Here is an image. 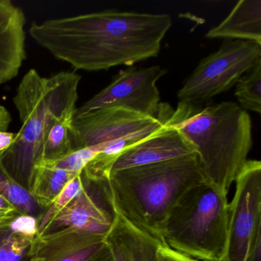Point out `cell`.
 Wrapping results in <instances>:
<instances>
[{
  "label": "cell",
  "mask_w": 261,
  "mask_h": 261,
  "mask_svg": "<svg viewBox=\"0 0 261 261\" xmlns=\"http://www.w3.org/2000/svg\"><path fill=\"white\" fill-rule=\"evenodd\" d=\"M168 124L193 145L205 181L227 195L253 146L248 113L232 101L204 109L179 102Z\"/></svg>",
  "instance_id": "cell-4"
},
{
  "label": "cell",
  "mask_w": 261,
  "mask_h": 261,
  "mask_svg": "<svg viewBox=\"0 0 261 261\" xmlns=\"http://www.w3.org/2000/svg\"><path fill=\"white\" fill-rule=\"evenodd\" d=\"M81 79L74 71L42 77L30 69L18 86L13 103L22 127L13 144L0 155V162L11 178L28 191L48 133L62 119L74 117Z\"/></svg>",
  "instance_id": "cell-3"
},
{
  "label": "cell",
  "mask_w": 261,
  "mask_h": 261,
  "mask_svg": "<svg viewBox=\"0 0 261 261\" xmlns=\"http://www.w3.org/2000/svg\"><path fill=\"white\" fill-rule=\"evenodd\" d=\"M171 27L168 14L108 10L33 22L29 33L74 69L97 71L156 57Z\"/></svg>",
  "instance_id": "cell-1"
},
{
  "label": "cell",
  "mask_w": 261,
  "mask_h": 261,
  "mask_svg": "<svg viewBox=\"0 0 261 261\" xmlns=\"http://www.w3.org/2000/svg\"><path fill=\"white\" fill-rule=\"evenodd\" d=\"M73 118V116L65 117L53 126L45 139L39 165L54 163L74 151L69 138Z\"/></svg>",
  "instance_id": "cell-18"
},
{
  "label": "cell",
  "mask_w": 261,
  "mask_h": 261,
  "mask_svg": "<svg viewBox=\"0 0 261 261\" xmlns=\"http://www.w3.org/2000/svg\"><path fill=\"white\" fill-rule=\"evenodd\" d=\"M15 207L14 206L12 205L4 196L0 195V209H10Z\"/></svg>",
  "instance_id": "cell-29"
},
{
  "label": "cell",
  "mask_w": 261,
  "mask_h": 261,
  "mask_svg": "<svg viewBox=\"0 0 261 261\" xmlns=\"http://www.w3.org/2000/svg\"><path fill=\"white\" fill-rule=\"evenodd\" d=\"M173 109L160 103L158 117L143 115L119 107L102 108L73 118L69 138L73 150L93 148L98 154L85 171L96 178H108L111 166L126 148L161 130Z\"/></svg>",
  "instance_id": "cell-6"
},
{
  "label": "cell",
  "mask_w": 261,
  "mask_h": 261,
  "mask_svg": "<svg viewBox=\"0 0 261 261\" xmlns=\"http://www.w3.org/2000/svg\"><path fill=\"white\" fill-rule=\"evenodd\" d=\"M1 155V154H0ZM0 195L4 196L22 215H31L36 218L44 216L43 207H41L30 191L16 182L0 162Z\"/></svg>",
  "instance_id": "cell-17"
},
{
  "label": "cell",
  "mask_w": 261,
  "mask_h": 261,
  "mask_svg": "<svg viewBox=\"0 0 261 261\" xmlns=\"http://www.w3.org/2000/svg\"><path fill=\"white\" fill-rule=\"evenodd\" d=\"M195 152L193 145L178 129L167 123L161 130L123 150L114 160L110 173L186 156Z\"/></svg>",
  "instance_id": "cell-11"
},
{
  "label": "cell",
  "mask_w": 261,
  "mask_h": 261,
  "mask_svg": "<svg viewBox=\"0 0 261 261\" xmlns=\"http://www.w3.org/2000/svg\"><path fill=\"white\" fill-rule=\"evenodd\" d=\"M207 39L249 41L261 45V0H241Z\"/></svg>",
  "instance_id": "cell-15"
},
{
  "label": "cell",
  "mask_w": 261,
  "mask_h": 261,
  "mask_svg": "<svg viewBox=\"0 0 261 261\" xmlns=\"http://www.w3.org/2000/svg\"><path fill=\"white\" fill-rule=\"evenodd\" d=\"M16 134L8 131H0V154L4 153L14 143Z\"/></svg>",
  "instance_id": "cell-26"
},
{
  "label": "cell",
  "mask_w": 261,
  "mask_h": 261,
  "mask_svg": "<svg viewBox=\"0 0 261 261\" xmlns=\"http://www.w3.org/2000/svg\"><path fill=\"white\" fill-rule=\"evenodd\" d=\"M79 174L41 163L35 168L30 192L42 207H51L65 186Z\"/></svg>",
  "instance_id": "cell-16"
},
{
  "label": "cell",
  "mask_w": 261,
  "mask_h": 261,
  "mask_svg": "<svg viewBox=\"0 0 261 261\" xmlns=\"http://www.w3.org/2000/svg\"><path fill=\"white\" fill-rule=\"evenodd\" d=\"M10 227L13 231L29 237L36 236L39 229L37 218L27 215H19L16 217L12 221Z\"/></svg>",
  "instance_id": "cell-23"
},
{
  "label": "cell",
  "mask_w": 261,
  "mask_h": 261,
  "mask_svg": "<svg viewBox=\"0 0 261 261\" xmlns=\"http://www.w3.org/2000/svg\"><path fill=\"white\" fill-rule=\"evenodd\" d=\"M84 189V181L82 173L71 179L62 189L54 204L50 207L49 210L44 215L42 219H46L60 212L73 199L79 196Z\"/></svg>",
  "instance_id": "cell-22"
},
{
  "label": "cell",
  "mask_w": 261,
  "mask_h": 261,
  "mask_svg": "<svg viewBox=\"0 0 261 261\" xmlns=\"http://www.w3.org/2000/svg\"><path fill=\"white\" fill-rule=\"evenodd\" d=\"M35 237L0 228V261H30Z\"/></svg>",
  "instance_id": "cell-20"
},
{
  "label": "cell",
  "mask_w": 261,
  "mask_h": 261,
  "mask_svg": "<svg viewBox=\"0 0 261 261\" xmlns=\"http://www.w3.org/2000/svg\"><path fill=\"white\" fill-rule=\"evenodd\" d=\"M22 215L16 207L10 209H0V228L10 227L12 221Z\"/></svg>",
  "instance_id": "cell-25"
},
{
  "label": "cell",
  "mask_w": 261,
  "mask_h": 261,
  "mask_svg": "<svg viewBox=\"0 0 261 261\" xmlns=\"http://www.w3.org/2000/svg\"><path fill=\"white\" fill-rule=\"evenodd\" d=\"M98 154L93 148H84L73 151L71 153L54 163H46L59 169L81 174L87 165Z\"/></svg>",
  "instance_id": "cell-21"
},
{
  "label": "cell",
  "mask_w": 261,
  "mask_h": 261,
  "mask_svg": "<svg viewBox=\"0 0 261 261\" xmlns=\"http://www.w3.org/2000/svg\"><path fill=\"white\" fill-rule=\"evenodd\" d=\"M105 238L71 228L37 233L30 261H88L106 246Z\"/></svg>",
  "instance_id": "cell-12"
},
{
  "label": "cell",
  "mask_w": 261,
  "mask_h": 261,
  "mask_svg": "<svg viewBox=\"0 0 261 261\" xmlns=\"http://www.w3.org/2000/svg\"><path fill=\"white\" fill-rule=\"evenodd\" d=\"M11 121V115L8 110L0 105V131H7Z\"/></svg>",
  "instance_id": "cell-27"
},
{
  "label": "cell",
  "mask_w": 261,
  "mask_h": 261,
  "mask_svg": "<svg viewBox=\"0 0 261 261\" xmlns=\"http://www.w3.org/2000/svg\"><path fill=\"white\" fill-rule=\"evenodd\" d=\"M84 189L82 193L60 212L42 219L38 234L59 229L71 228L92 234L106 236L115 212L105 190V181H92L82 172Z\"/></svg>",
  "instance_id": "cell-10"
},
{
  "label": "cell",
  "mask_w": 261,
  "mask_h": 261,
  "mask_svg": "<svg viewBox=\"0 0 261 261\" xmlns=\"http://www.w3.org/2000/svg\"><path fill=\"white\" fill-rule=\"evenodd\" d=\"M261 61V45L226 39L219 49L200 61L177 93L179 102L197 105L226 92Z\"/></svg>",
  "instance_id": "cell-7"
},
{
  "label": "cell",
  "mask_w": 261,
  "mask_h": 261,
  "mask_svg": "<svg viewBox=\"0 0 261 261\" xmlns=\"http://www.w3.org/2000/svg\"><path fill=\"white\" fill-rule=\"evenodd\" d=\"M88 261H114L111 254V250L108 245L105 246L99 253H97L95 256L88 259Z\"/></svg>",
  "instance_id": "cell-28"
},
{
  "label": "cell",
  "mask_w": 261,
  "mask_h": 261,
  "mask_svg": "<svg viewBox=\"0 0 261 261\" xmlns=\"http://www.w3.org/2000/svg\"><path fill=\"white\" fill-rule=\"evenodd\" d=\"M27 17L10 0H0V85L19 74L27 59Z\"/></svg>",
  "instance_id": "cell-13"
},
{
  "label": "cell",
  "mask_w": 261,
  "mask_h": 261,
  "mask_svg": "<svg viewBox=\"0 0 261 261\" xmlns=\"http://www.w3.org/2000/svg\"><path fill=\"white\" fill-rule=\"evenodd\" d=\"M229 203L225 253L221 261H247L261 245V163L248 160L234 181Z\"/></svg>",
  "instance_id": "cell-8"
},
{
  "label": "cell",
  "mask_w": 261,
  "mask_h": 261,
  "mask_svg": "<svg viewBox=\"0 0 261 261\" xmlns=\"http://www.w3.org/2000/svg\"><path fill=\"white\" fill-rule=\"evenodd\" d=\"M235 96L244 110L261 113V61L236 84Z\"/></svg>",
  "instance_id": "cell-19"
},
{
  "label": "cell",
  "mask_w": 261,
  "mask_h": 261,
  "mask_svg": "<svg viewBox=\"0 0 261 261\" xmlns=\"http://www.w3.org/2000/svg\"><path fill=\"white\" fill-rule=\"evenodd\" d=\"M166 73L159 65L122 70L108 86L76 109L74 118L111 107L157 117L161 103L156 84Z\"/></svg>",
  "instance_id": "cell-9"
},
{
  "label": "cell",
  "mask_w": 261,
  "mask_h": 261,
  "mask_svg": "<svg viewBox=\"0 0 261 261\" xmlns=\"http://www.w3.org/2000/svg\"><path fill=\"white\" fill-rule=\"evenodd\" d=\"M105 240L114 261H156L159 247L165 245L117 213Z\"/></svg>",
  "instance_id": "cell-14"
},
{
  "label": "cell",
  "mask_w": 261,
  "mask_h": 261,
  "mask_svg": "<svg viewBox=\"0 0 261 261\" xmlns=\"http://www.w3.org/2000/svg\"><path fill=\"white\" fill-rule=\"evenodd\" d=\"M204 181L195 152L111 172L105 189L115 213L165 244L163 228L172 209L189 189Z\"/></svg>",
  "instance_id": "cell-2"
},
{
  "label": "cell",
  "mask_w": 261,
  "mask_h": 261,
  "mask_svg": "<svg viewBox=\"0 0 261 261\" xmlns=\"http://www.w3.org/2000/svg\"><path fill=\"white\" fill-rule=\"evenodd\" d=\"M156 261H198L178 253L168 247L160 245L157 250Z\"/></svg>",
  "instance_id": "cell-24"
},
{
  "label": "cell",
  "mask_w": 261,
  "mask_h": 261,
  "mask_svg": "<svg viewBox=\"0 0 261 261\" xmlns=\"http://www.w3.org/2000/svg\"><path fill=\"white\" fill-rule=\"evenodd\" d=\"M227 195L202 181L189 189L174 207L165 224V244L198 261H221L228 229Z\"/></svg>",
  "instance_id": "cell-5"
}]
</instances>
